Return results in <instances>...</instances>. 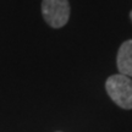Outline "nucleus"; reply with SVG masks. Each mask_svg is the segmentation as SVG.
I'll use <instances>...</instances> for the list:
<instances>
[{"mask_svg": "<svg viewBox=\"0 0 132 132\" xmlns=\"http://www.w3.org/2000/svg\"><path fill=\"white\" fill-rule=\"evenodd\" d=\"M105 89L114 103L122 109H132V80L125 75H113L105 82Z\"/></svg>", "mask_w": 132, "mask_h": 132, "instance_id": "1", "label": "nucleus"}, {"mask_svg": "<svg viewBox=\"0 0 132 132\" xmlns=\"http://www.w3.org/2000/svg\"><path fill=\"white\" fill-rule=\"evenodd\" d=\"M42 14L50 27H64L70 19V4L69 0H43Z\"/></svg>", "mask_w": 132, "mask_h": 132, "instance_id": "2", "label": "nucleus"}, {"mask_svg": "<svg viewBox=\"0 0 132 132\" xmlns=\"http://www.w3.org/2000/svg\"><path fill=\"white\" fill-rule=\"evenodd\" d=\"M116 65L121 75L132 78V39L123 42L119 48Z\"/></svg>", "mask_w": 132, "mask_h": 132, "instance_id": "3", "label": "nucleus"}, {"mask_svg": "<svg viewBox=\"0 0 132 132\" xmlns=\"http://www.w3.org/2000/svg\"><path fill=\"white\" fill-rule=\"evenodd\" d=\"M130 19H131V21H132V11L130 12Z\"/></svg>", "mask_w": 132, "mask_h": 132, "instance_id": "4", "label": "nucleus"}]
</instances>
